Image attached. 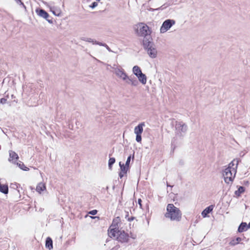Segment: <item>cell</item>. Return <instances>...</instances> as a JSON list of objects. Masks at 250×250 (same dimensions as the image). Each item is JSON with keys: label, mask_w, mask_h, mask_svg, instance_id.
Returning a JSON list of instances; mask_svg holds the SVG:
<instances>
[{"label": "cell", "mask_w": 250, "mask_h": 250, "mask_svg": "<svg viewBox=\"0 0 250 250\" xmlns=\"http://www.w3.org/2000/svg\"><path fill=\"white\" fill-rule=\"evenodd\" d=\"M133 71L134 74L137 77L140 82L143 84H145L147 82V78L146 75L144 74L139 67L138 66H135L133 69Z\"/></svg>", "instance_id": "cell-6"}, {"label": "cell", "mask_w": 250, "mask_h": 250, "mask_svg": "<svg viewBox=\"0 0 250 250\" xmlns=\"http://www.w3.org/2000/svg\"><path fill=\"white\" fill-rule=\"evenodd\" d=\"M120 218H115L109 230L108 234L110 237L117 241L121 242H127L129 240V237L126 233L120 230Z\"/></svg>", "instance_id": "cell-1"}, {"label": "cell", "mask_w": 250, "mask_h": 250, "mask_svg": "<svg viewBox=\"0 0 250 250\" xmlns=\"http://www.w3.org/2000/svg\"><path fill=\"white\" fill-rule=\"evenodd\" d=\"M9 153H10V160H11V162L12 163H15V162H16V161L18 160V156L14 152L10 151H9Z\"/></svg>", "instance_id": "cell-10"}, {"label": "cell", "mask_w": 250, "mask_h": 250, "mask_svg": "<svg viewBox=\"0 0 250 250\" xmlns=\"http://www.w3.org/2000/svg\"><path fill=\"white\" fill-rule=\"evenodd\" d=\"M115 162V160L114 158H112L109 159V167L110 168L112 167Z\"/></svg>", "instance_id": "cell-20"}, {"label": "cell", "mask_w": 250, "mask_h": 250, "mask_svg": "<svg viewBox=\"0 0 250 250\" xmlns=\"http://www.w3.org/2000/svg\"><path fill=\"white\" fill-rule=\"evenodd\" d=\"M130 162V157H129L128 158V160L126 161V163L125 165H123L122 166H121V171L120 174V175L121 177L124 175V174L126 173V171H128V168H129V167Z\"/></svg>", "instance_id": "cell-8"}, {"label": "cell", "mask_w": 250, "mask_h": 250, "mask_svg": "<svg viewBox=\"0 0 250 250\" xmlns=\"http://www.w3.org/2000/svg\"><path fill=\"white\" fill-rule=\"evenodd\" d=\"M8 187L5 185H1L0 183V191L3 193L7 194L8 192Z\"/></svg>", "instance_id": "cell-16"}, {"label": "cell", "mask_w": 250, "mask_h": 250, "mask_svg": "<svg viewBox=\"0 0 250 250\" xmlns=\"http://www.w3.org/2000/svg\"><path fill=\"white\" fill-rule=\"evenodd\" d=\"M244 191H245V189L243 187H240V188L238 189V190L236 192V195L237 196H240V195H241Z\"/></svg>", "instance_id": "cell-19"}, {"label": "cell", "mask_w": 250, "mask_h": 250, "mask_svg": "<svg viewBox=\"0 0 250 250\" xmlns=\"http://www.w3.org/2000/svg\"><path fill=\"white\" fill-rule=\"evenodd\" d=\"M136 140H137V142H140V141H141V135H137V137H136Z\"/></svg>", "instance_id": "cell-21"}, {"label": "cell", "mask_w": 250, "mask_h": 250, "mask_svg": "<svg viewBox=\"0 0 250 250\" xmlns=\"http://www.w3.org/2000/svg\"><path fill=\"white\" fill-rule=\"evenodd\" d=\"M167 212L166 216L171 220L180 221L181 219V212L178 208L174 207L173 204H169L167 206Z\"/></svg>", "instance_id": "cell-4"}, {"label": "cell", "mask_w": 250, "mask_h": 250, "mask_svg": "<svg viewBox=\"0 0 250 250\" xmlns=\"http://www.w3.org/2000/svg\"><path fill=\"white\" fill-rule=\"evenodd\" d=\"M134 29L137 35L145 37L151 34V29L145 24L139 23L134 26Z\"/></svg>", "instance_id": "cell-5"}, {"label": "cell", "mask_w": 250, "mask_h": 250, "mask_svg": "<svg viewBox=\"0 0 250 250\" xmlns=\"http://www.w3.org/2000/svg\"><path fill=\"white\" fill-rule=\"evenodd\" d=\"M96 5H97V3H94L91 5V7L92 8H94V7H96Z\"/></svg>", "instance_id": "cell-23"}, {"label": "cell", "mask_w": 250, "mask_h": 250, "mask_svg": "<svg viewBox=\"0 0 250 250\" xmlns=\"http://www.w3.org/2000/svg\"><path fill=\"white\" fill-rule=\"evenodd\" d=\"M36 12L40 16L44 18L47 19L49 17V15L48 13L46 11H45L43 9H41V8H37L36 9Z\"/></svg>", "instance_id": "cell-9"}, {"label": "cell", "mask_w": 250, "mask_h": 250, "mask_svg": "<svg viewBox=\"0 0 250 250\" xmlns=\"http://www.w3.org/2000/svg\"><path fill=\"white\" fill-rule=\"evenodd\" d=\"M213 207H214V206L213 205H211L209 207H208V208H206L205 210H204L203 212H202V215L203 216H204V217H206V216H208V214H209L212 211H213Z\"/></svg>", "instance_id": "cell-12"}, {"label": "cell", "mask_w": 250, "mask_h": 250, "mask_svg": "<svg viewBox=\"0 0 250 250\" xmlns=\"http://www.w3.org/2000/svg\"><path fill=\"white\" fill-rule=\"evenodd\" d=\"M116 73H117V74L120 77L122 78L123 79H124V80H129V79H128V77L126 76V75H125V74L124 73L122 72V71H120L119 70H117V71H116Z\"/></svg>", "instance_id": "cell-17"}, {"label": "cell", "mask_w": 250, "mask_h": 250, "mask_svg": "<svg viewBox=\"0 0 250 250\" xmlns=\"http://www.w3.org/2000/svg\"><path fill=\"white\" fill-rule=\"evenodd\" d=\"M15 1H17V3H18L19 4H20V5H22V3L21 1V0H15Z\"/></svg>", "instance_id": "cell-24"}, {"label": "cell", "mask_w": 250, "mask_h": 250, "mask_svg": "<svg viewBox=\"0 0 250 250\" xmlns=\"http://www.w3.org/2000/svg\"><path fill=\"white\" fill-rule=\"evenodd\" d=\"M143 132V125L140 124L135 128V133L137 134V135H140Z\"/></svg>", "instance_id": "cell-15"}, {"label": "cell", "mask_w": 250, "mask_h": 250, "mask_svg": "<svg viewBox=\"0 0 250 250\" xmlns=\"http://www.w3.org/2000/svg\"><path fill=\"white\" fill-rule=\"evenodd\" d=\"M37 191L40 193H42L46 190V186L43 183H40L37 186Z\"/></svg>", "instance_id": "cell-13"}, {"label": "cell", "mask_w": 250, "mask_h": 250, "mask_svg": "<svg viewBox=\"0 0 250 250\" xmlns=\"http://www.w3.org/2000/svg\"><path fill=\"white\" fill-rule=\"evenodd\" d=\"M238 159H235L223 171V177L227 184H231L234 180L237 171Z\"/></svg>", "instance_id": "cell-2"}, {"label": "cell", "mask_w": 250, "mask_h": 250, "mask_svg": "<svg viewBox=\"0 0 250 250\" xmlns=\"http://www.w3.org/2000/svg\"><path fill=\"white\" fill-rule=\"evenodd\" d=\"M46 248L49 250H51L53 248L52 241V239L49 237L47 238L46 240Z\"/></svg>", "instance_id": "cell-14"}, {"label": "cell", "mask_w": 250, "mask_h": 250, "mask_svg": "<svg viewBox=\"0 0 250 250\" xmlns=\"http://www.w3.org/2000/svg\"><path fill=\"white\" fill-rule=\"evenodd\" d=\"M249 226L246 223H242V224L240 225L239 229H238V232L240 233L245 232L248 229H249Z\"/></svg>", "instance_id": "cell-11"}, {"label": "cell", "mask_w": 250, "mask_h": 250, "mask_svg": "<svg viewBox=\"0 0 250 250\" xmlns=\"http://www.w3.org/2000/svg\"><path fill=\"white\" fill-rule=\"evenodd\" d=\"M97 213V211L94 210V211H92L91 212H90V214H91L92 215H95Z\"/></svg>", "instance_id": "cell-22"}, {"label": "cell", "mask_w": 250, "mask_h": 250, "mask_svg": "<svg viewBox=\"0 0 250 250\" xmlns=\"http://www.w3.org/2000/svg\"><path fill=\"white\" fill-rule=\"evenodd\" d=\"M175 23L174 21L173 20H167L164 22L162 27L161 28L160 32L161 33H163L167 31L168 30L171 28V26Z\"/></svg>", "instance_id": "cell-7"}, {"label": "cell", "mask_w": 250, "mask_h": 250, "mask_svg": "<svg viewBox=\"0 0 250 250\" xmlns=\"http://www.w3.org/2000/svg\"><path fill=\"white\" fill-rule=\"evenodd\" d=\"M144 47L147 50L149 55L152 58L157 56V50L155 45L153 43V39L150 35L145 36L143 40Z\"/></svg>", "instance_id": "cell-3"}, {"label": "cell", "mask_w": 250, "mask_h": 250, "mask_svg": "<svg viewBox=\"0 0 250 250\" xmlns=\"http://www.w3.org/2000/svg\"><path fill=\"white\" fill-rule=\"evenodd\" d=\"M241 241V238L240 237H237V238H234V240H233L231 242L230 244L231 245H234L239 243L240 241Z\"/></svg>", "instance_id": "cell-18"}, {"label": "cell", "mask_w": 250, "mask_h": 250, "mask_svg": "<svg viewBox=\"0 0 250 250\" xmlns=\"http://www.w3.org/2000/svg\"><path fill=\"white\" fill-rule=\"evenodd\" d=\"M97 1H99V0H97Z\"/></svg>", "instance_id": "cell-25"}]
</instances>
